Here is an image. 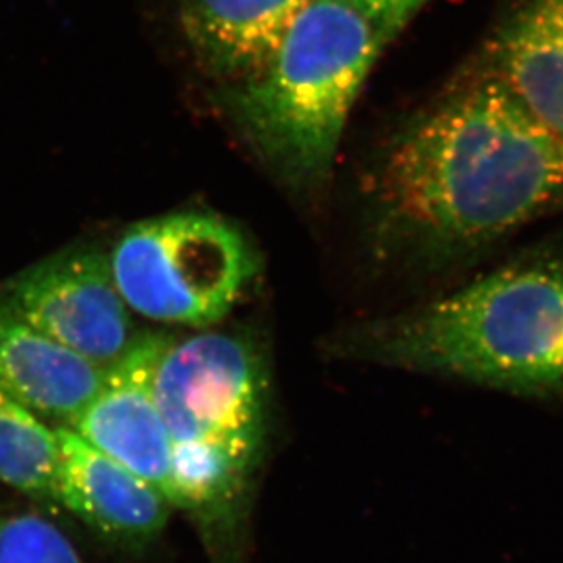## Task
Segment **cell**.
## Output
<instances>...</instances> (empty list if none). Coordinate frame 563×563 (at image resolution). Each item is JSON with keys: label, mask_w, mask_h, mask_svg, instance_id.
Listing matches in <instances>:
<instances>
[{"label": "cell", "mask_w": 563, "mask_h": 563, "mask_svg": "<svg viewBox=\"0 0 563 563\" xmlns=\"http://www.w3.org/2000/svg\"><path fill=\"white\" fill-rule=\"evenodd\" d=\"M349 351L515 393L563 390V271L516 265L354 332Z\"/></svg>", "instance_id": "cell-3"}, {"label": "cell", "mask_w": 563, "mask_h": 563, "mask_svg": "<svg viewBox=\"0 0 563 563\" xmlns=\"http://www.w3.org/2000/svg\"><path fill=\"white\" fill-rule=\"evenodd\" d=\"M172 445V507L216 534L219 563H234L240 529L268 438V373L254 341L201 332L174 341L155 374Z\"/></svg>", "instance_id": "cell-2"}, {"label": "cell", "mask_w": 563, "mask_h": 563, "mask_svg": "<svg viewBox=\"0 0 563 563\" xmlns=\"http://www.w3.org/2000/svg\"><path fill=\"white\" fill-rule=\"evenodd\" d=\"M309 0H179L183 33L201 68L246 79L268 60Z\"/></svg>", "instance_id": "cell-10"}, {"label": "cell", "mask_w": 563, "mask_h": 563, "mask_svg": "<svg viewBox=\"0 0 563 563\" xmlns=\"http://www.w3.org/2000/svg\"><path fill=\"white\" fill-rule=\"evenodd\" d=\"M377 185L396 227L460 251L563 201V139L493 75L412 124L390 148Z\"/></svg>", "instance_id": "cell-1"}, {"label": "cell", "mask_w": 563, "mask_h": 563, "mask_svg": "<svg viewBox=\"0 0 563 563\" xmlns=\"http://www.w3.org/2000/svg\"><path fill=\"white\" fill-rule=\"evenodd\" d=\"M495 75L563 139V0H529L501 33Z\"/></svg>", "instance_id": "cell-11"}, {"label": "cell", "mask_w": 563, "mask_h": 563, "mask_svg": "<svg viewBox=\"0 0 563 563\" xmlns=\"http://www.w3.org/2000/svg\"><path fill=\"white\" fill-rule=\"evenodd\" d=\"M351 0H309L257 71L234 82L235 124L290 187L329 177L352 108L385 46Z\"/></svg>", "instance_id": "cell-4"}, {"label": "cell", "mask_w": 563, "mask_h": 563, "mask_svg": "<svg viewBox=\"0 0 563 563\" xmlns=\"http://www.w3.org/2000/svg\"><path fill=\"white\" fill-rule=\"evenodd\" d=\"M176 338L137 334L107 368L90 404L69 429L159 490L172 505V445L155 399V374Z\"/></svg>", "instance_id": "cell-7"}, {"label": "cell", "mask_w": 563, "mask_h": 563, "mask_svg": "<svg viewBox=\"0 0 563 563\" xmlns=\"http://www.w3.org/2000/svg\"><path fill=\"white\" fill-rule=\"evenodd\" d=\"M55 432L60 507L115 542H152L168 523L170 501L69 427L57 426Z\"/></svg>", "instance_id": "cell-8"}, {"label": "cell", "mask_w": 563, "mask_h": 563, "mask_svg": "<svg viewBox=\"0 0 563 563\" xmlns=\"http://www.w3.org/2000/svg\"><path fill=\"white\" fill-rule=\"evenodd\" d=\"M57 473L55 429L0 390V482L33 500L59 505Z\"/></svg>", "instance_id": "cell-12"}, {"label": "cell", "mask_w": 563, "mask_h": 563, "mask_svg": "<svg viewBox=\"0 0 563 563\" xmlns=\"http://www.w3.org/2000/svg\"><path fill=\"white\" fill-rule=\"evenodd\" d=\"M108 261L128 309L190 329H208L227 318L255 276L245 235L210 213L139 221L115 241Z\"/></svg>", "instance_id": "cell-5"}, {"label": "cell", "mask_w": 563, "mask_h": 563, "mask_svg": "<svg viewBox=\"0 0 563 563\" xmlns=\"http://www.w3.org/2000/svg\"><path fill=\"white\" fill-rule=\"evenodd\" d=\"M104 374L107 368L43 334L0 301V390L38 418L71 426Z\"/></svg>", "instance_id": "cell-9"}, {"label": "cell", "mask_w": 563, "mask_h": 563, "mask_svg": "<svg viewBox=\"0 0 563 563\" xmlns=\"http://www.w3.org/2000/svg\"><path fill=\"white\" fill-rule=\"evenodd\" d=\"M0 301L102 368L119 362L139 334L110 261L96 249H68L27 266L0 288Z\"/></svg>", "instance_id": "cell-6"}, {"label": "cell", "mask_w": 563, "mask_h": 563, "mask_svg": "<svg viewBox=\"0 0 563 563\" xmlns=\"http://www.w3.org/2000/svg\"><path fill=\"white\" fill-rule=\"evenodd\" d=\"M374 22L383 41L390 43L429 0H351Z\"/></svg>", "instance_id": "cell-14"}, {"label": "cell", "mask_w": 563, "mask_h": 563, "mask_svg": "<svg viewBox=\"0 0 563 563\" xmlns=\"http://www.w3.org/2000/svg\"><path fill=\"white\" fill-rule=\"evenodd\" d=\"M0 563H85L63 532L33 512L0 515Z\"/></svg>", "instance_id": "cell-13"}]
</instances>
